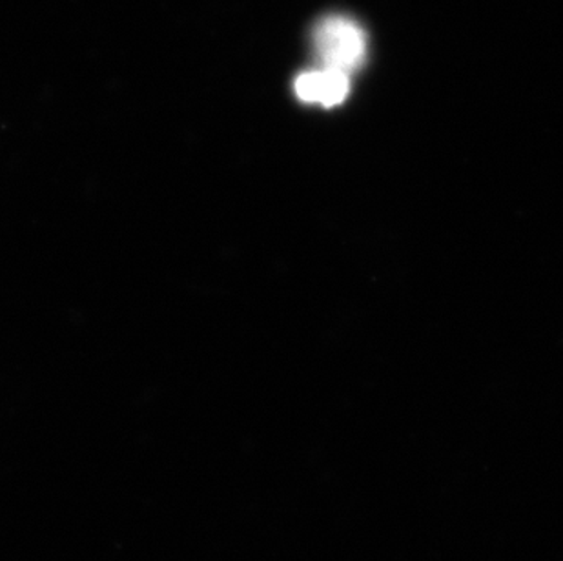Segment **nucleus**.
Here are the masks:
<instances>
[{
  "instance_id": "nucleus-1",
  "label": "nucleus",
  "mask_w": 563,
  "mask_h": 561,
  "mask_svg": "<svg viewBox=\"0 0 563 561\" xmlns=\"http://www.w3.org/2000/svg\"><path fill=\"white\" fill-rule=\"evenodd\" d=\"M313 50L321 68L351 75L367 57V37L357 22L346 16H327L313 30Z\"/></svg>"
},
{
  "instance_id": "nucleus-2",
  "label": "nucleus",
  "mask_w": 563,
  "mask_h": 561,
  "mask_svg": "<svg viewBox=\"0 0 563 561\" xmlns=\"http://www.w3.org/2000/svg\"><path fill=\"white\" fill-rule=\"evenodd\" d=\"M294 90L303 102L330 108L345 101L351 90V82H349V75L335 69H310L299 75L294 82Z\"/></svg>"
}]
</instances>
